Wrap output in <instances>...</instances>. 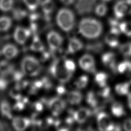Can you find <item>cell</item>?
<instances>
[{
    "label": "cell",
    "mask_w": 131,
    "mask_h": 131,
    "mask_svg": "<svg viewBox=\"0 0 131 131\" xmlns=\"http://www.w3.org/2000/svg\"><path fill=\"white\" fill-rule=\"evenodd\" d=\"M79 33L85 38L95 39L102 33L103 26L98 20L91 17L82 18L78 25Z\"/></svg>",
    "instance_id": "6da1fadb"
},
{
    "label": "cell",
    "mask_w": 131,
    "mask_h": 131,
    "mask_svg": "<svg viewBox=\"0 0 131 131\" xmlns=\"http://www.w3.org/2000/svg\"><path fill=\"white\" fill-rule=\"evenodd\" d=\"M56 22L58 26L64 31H71L75 24V17L74 12L69 8L60 9L56 15Z\"/></svg>",
    "instance_id": "7a4b0ae2"
},
{
    "label": "cell",
    "mask_w": 131,
    "mask_h": 131,
    "mask_svg": "<svg viewBox=\"0 0 131 131\" xmlns=\"http://www.w3.org/2000/svg\"><path fill=\"white\" fill-rule=\"evenodd\" d=\"M51 74L61 83L69 81L73 75V73L67 69L64 64V61L61 59H54L50 67Z\"/></svg>",
    "instance_id": "3957f363"
},
{
    "label": "cell",
    "mask_w": 131,
    "mask_h": 131,
    "mask_svg": "<svg viewBox=\"0 0 131 131\" xmlns=\"http://www.w3.org/2000/svg\"><path fill=\"white\" fill-rule=\"evenodd\" d=\"M21 67L24 74L31 76L38 75L41 69L39 61L31 56H27L23 59Z\"/></svg>",
    "instance_id": "277c9868"
},
{
    "label": "cell",
    "mask_w": 131,
    "mask_h": 131,
    "mask_svg": "<svg viewBox=\"0 0 131 131\" xmlns=\"http://www.w3.org/2000/svg\"><path fill=\"white\" fill-rule=\"evenodd\" d=\"M115 17L120 19L128 13H131V0H119L113 8Z\"/></svg>",
    "instance_id": "5b68a950"
},
{
    "label": "cell",
    "mask_w": 131,
    "mask_h": 131,
    "mask_svg": "<svg viewBox=\"0 0 131 131\" xmlns=\"http://www.w3.org/2000/svg\"><path fill=\"white\" fill-rule=\"evenodd\" d=\"M97 125L99 130L107 131L113 130L114 124L110 116L104 112H100L97 116Z\"/></svg>",
    "instance_id": "8992f818"
},
{
    "label": "cell",
    "mask_w": 131,
    "mask_h": 131,
    "mask_svg": "<svg viewBox=\"0 0 131 131\" xmlns=\"http://www.w3.org/2000/svg\"><path fill=\"white\" fill-rule=\"evenodd\" d=\"M48 105L54 116H57L60 114L66 106V102L58 97H54L50 99L48 102Z\"/></svg>",
    "instance_id": "52a82bcc"
},
{
    "label": "cell",
    "mask_w": 131,
    "mask_h": 131,
    "mask_svg": "<svg viewBox=\"0 0 131 131\" xmlns=\"http://www.w3.org/2000/svg\"><path fill=\"white\" fill-rule=\"evenodd\" d=\"M79 64L82 70L89 73H95L96 72L94 58L90 54L83 55L79 60Z\"/></svg>",
    "instance_id": "ba28073f"
},
{
    "label": "cell",
    "mask_w": 131,
    "mask_h": 131,
    "mask_svg": "<svg viewBox=\"0 0 131 131\" xmlns=\"http://www.w3.org/2000/svg\"><path fill=\"white\" fill-rule=\"evenodd\" d=\"M47 41L51 50L60 47L63 41L62 36L55 31H50L47 35Z\"/></svg>",
    "instance_id": "9c48e42d"
},
{
    "label": "cell",
    "mask_w": 131,
    "mask_h": 131,
    "mask_svg": "<svg viewBox=\"0 0 131 131\" xmlns=\"http://www.w3.org/2000/svg\"><path fill=\"white\" fill-rule=\"evenodd\" d=\"M31 34L29 29L22 27H17L14 32V38L19 44L23 45L28 39Z\"/></svg>",
    "instance_id": "30bf717a"
},
{
    "label": "cell",
    "mask_w": 131,
    "mask_h": 131,
    "mask_svg": "<svg viewBox=\"0 0 131 131\" xmlns=\"http://www.w3.org/2000/svg\"><path fill=\"white\" fill-rule=\"evenodd\" d=\"M103 64L110 69L114 73H116L117 70L116 63V56L113 52H106L104 53L101 57Z\"/></svg>",
    "instance_id": "8fae6325"
},
{
    "label": "cell",
    "mask_w": 131,
    "mask_h": 131,
    "mask_svg": "<svg viewBox=\"0 0 131 131\" xmlns=\"http://www.w3.org/2000/svg\"><path fill=\"white\" fill-rule=\"evenodd\" d=\"M75 121L79 123H84L91 115L90 110L85 107H80L76 111H71Z\"/></svg>",
    "instance_id": "7c38bea8"
},
{
    "label": "cell",
    "mask_w": 131,
    "mask_h": 131,
    "mask_svg": "<svg viewBox=\"0 0 131 131\" xmlns=\"http://www.w3.org/2000/svg\"><path fill=\"white\" fill-rule=\"evenodd\" d=\"M30 120L25 117H16L12 120V125L17 130H24L26 129L30 124Z\"/></svg>",
    "instance_id": "4fadbf2b"
},
{
    "label": "cell",
    "mask_w": 131,
    "mask_h": 131,
    "mask_svg": "<svg viewBox=\"0 0 131 131\" xmlns=\"http://www.w3.org/2000/svg\"><path fill=\"white\" fill-rule=\"evenodd\" d=\"M85 50L93 53H99L104 49L103 43L100 40L94 41L88 43L85 47Z\"/></svg>",
    "instance_id": "5bb4252c"
},
{
    "label": "cell",
    "mask_w": 131,
    "mask_h": 131,
    "mask_svg": "<svg viewBox=\"0 0 131 131\" xmlns=\"http://www.w3.org/2000/svg\"><path fill=\"white\" fill-rule=\"evenodd\" d=\"M2 53L7 58L12 59L17 56L18 53V49L15 45L9 43L3 47Z\"/></svg>",
    "instance_id": "9a60e30c"
},
{
    "label": "cell",
    "mask_w": 131,
    "mask_h": 131,
    "mask_svg": "<svg viewBox=\"0 0 131 131\" xmlns=\"http://www.w3.org/2000/svg\"><path fill=\"white\" fill-rule=\"evenodd\" d=\"M83 47V43L79 39L73 37L70 39L67 52L73 54L80 50Z\"/></svg>",
    "instance_id": "2e32d148"
},
{
    "label": "cell",
    "mask_w": 131,
    "mask_h": 131,
    "mask_svg": "<svg viewBox=\"0 0 131 131\" xmlns=\"http://www.w3.org/2000/svg\"><path fill=\"white\" fill-rule=\"evenodd\" d=\"M119 34L110 30L105 36V42L111 48H115L119 45L118 36Z\"/></svg>",
    "instance_id": "e0dca14e"
},
{
    "label": "cell",
    "mask_w": 131,
    "mask_h": 131,
    "mask_svg": "<svg viewBox=\"0 0 131 131\" xmlns=\"http://www.w3.org/2000/svg\"><path fill=\"white\" fill-rule=\"evenodd\" d=\"M82 99V94L78 91H72L68 94L67 100L71 104H78Z\"/></svg>",
    "instance_id": "ac0fdd59"
},
{
    "label": "cell",
    "mask_w": 131,
    "mask_h": 131,
    "mask_svg": "<svg viewBox=\"0 0 131 131\" xmlns=\"http://www.w3.org/2000/svg\"><path fill=\"white\" fill-rule=\"evenodd\" d=\"M41 7L45 15L50 16L54 9L55 5L52 0H42Z\"/></svg>",
    "instance_id": "d6986e66"
},
{
    "label": "cell",
    "mask_w": 131,
    "mask_h": 131,
    "mask_svg": "<svg viewBox=\"0 0 131 131\" xmlns=\"http://www.w3.org/2000/svg\"><path fill=\"white\" fill-rule=\"evenodd\" d=\"M111 111L115 116L118 117H121L125 114L123 105L119 102H115L112 104Z\"/></svg>",
    "instance_id": "ffe728a7"
},
{
    "label": "cell",
    "mask_w": 131,
    "mask_h": 131,
    "mask_svg": "<svg viewBox=\"0 0 131 131\" xmlns=\"http://www.w3.org/2000/svg\"><path fill=\"white\" fill-rule=\"evenodd\" d=\"M117 71L121 74H125L127 75L131 74V61L125 60L118 64Z\"/></svg>",
    "instance_id": "44dd1931"
},
{
    "label": "cell",
    "mask_w": 131,
    "mask_h": 131,
    "mask_svg": "<svg viewBox=\"0 0 131 131\" xmlns=\"http://www.w3.org/2000/svg\"><path fill=\"white\" fill-rule=\"evenodd\" d=\"M44 48V46L38 36L37 35H35L30 46L31 50L34 51L40 52L43 51Z\"/></svg>",
    "instance_id": "7402d4cb"
},
{
    "label": "cell",
    "mask_w": 131,
    "mask_h": 131,
    "mask_svg": "<svg viewBox=\"0 0 131 131\" xmlns=\"http://www.w3.org/2000/svg\"><path fill=\"white\" fill-rule=\"evenodd\" d=\"M12 25L11 19L8 16H3L0 17V31H7Z\"/></svg>",
    "instance_id": "603a6c76"
},
{
    "label": "cell",
    "mask_w": 131,
    "mask_h": 131,
    "mask_svg": "<svg viewBox=\"0 0 131 131\" xmlns=\"http://www.w3.org/2000/svg\"><path fill=\"white\" fill-rule=\"evenodd\" d=\"M1 111L3 116L11 119L12 118L11 109L9 103L6 101H3L1 102Z\"/></svg>",
    "instance_id": "cb8c5ba5"
},
{
    "label": "cell",
    "mask_w": 131,
    "mask_h": 131,
    "mask_svg": "<svg viewBox=\"0 0 131 131\" xmlns=\"http://www.w3.org/2000/svg\"><path fill=\"white\" fill-rule=\"evenodd\" d=\"M107 78L108 76L105 73L99 72L96 74L95 80L99 86L103 88L106 86Z\"/></svg>",
    "instance_id": "d4e9b609"
},
{
    "label": "cell",
    "mask_w": 131,
    "mask_h": 131,
    "mask_svg": "<svg viewBox=\"0 0 131 131\" xmlns=\"http://www.w3.org/2000/svg\"><path fill=\"white\" fill-rule=\"evenodd\" d=\"M115 91L120 95H125L129 94L128 82L119 83L116 85Z\"/></svg>",
    "instance_id": "484cf974"
},
{
    "label": "cell",
    "mask_w": 131,
    "mask_h": 131,
    "mask_svg": "<svg viewBox=\"0 0 131 131\" xmlns=\"http://www.w3.org/2000/svg\"><path fill=\"white\" fill-rule=\"evenodd\" d=\"M107 11V5L103 2L97 5L95 8V13L98 16H104L106 14Z\"/></svg>",
    "instance_id": "4316f807"
},
{
    "label": "cell",
    "mask_w": 131,
    "mask_h": 131,
    "mask_svg": "<svg viewBox=\"0 0 131 131\" xmlns=\"http://www.w3.org/2000/svg\"><path fill=\"white\" fill-rule=\"evenodd\" d=\"M13 6V0H0V10L7 12L11 10Z\"/></svg>",
    "instance_id": "83f0119b"
},
{
    "label": "cell",
    "mask_w": 131,
    "mask_h": 131,
    "mask_svg": "<svg viewBox=\"0 0 131 131\" xmlns=\"http://www.w3.org/2000/svg\"><path fill=\"white\" fill-rule=\"evenodd\" d=\"M54 124L56 129L60 131L68 130L70 129L71 127V126L66 121V120L63 122L61 120H57L54 121Z\"/></svg>",
    "instance_id": "f1b7e54d"
},
{
    "label": "cell",
    "mask_w": 131,
    "mask_h": 131,
    "mask_svg": "<svg viewBox=\"0 0 131 131\" xmlns=\"http://www.w3.org/2000/svg\"><path fill=\"white\" fill-rule=\"evenodd\" d=\"M119 50L120 52L125 56H131V42H126L120 46Z\"/></svg>",
    "instance_id": "f546056e"
},
{
    "label": "cell",
    "mask_w": 131,
    "mask_h": 131,
    "mask_svg": "<svg viewBox=\"0 0 131 131\" xmlns=\"http://www.w3.org/2000/svg\"><path fill=\"white\" fill-rule=\"evenodd\" d=\"M120 29L121 32L128 37H131V23L125 21L120 23Z\"/></svg>",
    "instance_id": "4dcf8cb0"
},
{
    "label": "cell",
    "mask_w": 131,
    "mask_h": 131,
    "mask_svg": "<svg viewBox=\"0 0 131 131\" xmlns=\"http://www.w3.org/2000/svg\"><path fill=\"white\" fill-rule=\"evenodd\" d=\"M88 81V77L86 75H82L76 80L75 82V84L77 88L83 89L86 86Z\"/></svg>",
    "instance_id": "1f68e13d"
},
{
    "label": "cell",
    "mask_w": 131,
    "mask_h": 131,
    "mask_svg": "<svg viewBox=\"0 0 131 131\" xmlns=\"http://www.w3.org/2000/svg\"><path fill=\"white\" fill-rule=\"evenodd\" d=\"M27 14V12L26 11L19 8L15 9L12 12L13 18L17 20H20L22 19L26 16Z\"/></svg>",
    "instance_id": "d6a6232c"
},
{
    "label": "cell",
    "mask_w": 131,
    "mask_h": 131,
    "mask_svg": "<svg viewBox=\"0 0 131 131\" xmlns=\"http://www.w3.org/2000/svg\"><path fill=\"white\" fill-rule=\"evenodd\" d=\"M23 1L29 10L34 11L37 8L41 0H23Z\"/></svg>",
    "instance_id": "836d02e7"
},
{
    "label": "cell",
    "mask_w": 131,
    "mask_h": 131,
    "mask_svg": "<svg viewBox=\"0 0 131 131\" xmlns=\"http://www.w3.org/2000/svg\"><path fill=\"white\" fill-rule=\"evenodd\" d=\"M51 52L55 59H62L66 54V53L64 52V51L60 48V47L54 50H51Z\"/></svg>",
    "instance_id": "e575fe53"
},
{
    "label": "cell",
    "mask_w": 131,
    "mask_h": 131,
    "mask_svg": "<svg viewBox=\"0 0 131 131\" xmlns=\"http://www.w3.org/2000/svg\"><path fill=\"white\" fill-rule=\"evenodd\" d=\"M13 69V67L7 61H3L0 62V73L1 74L5 73Z\"/></svg>",
    "instance_id": "d590c367"
},
{
    "label": "cell",
    "mask_w": 131,
    "mask_h": 131,
    "mask_svg": "<svg viewBox=\"0 0 131 131\" xmlns=\"http://www.w3.org/2000/svg\"><path fill=\"white\" fill-rule=\"evenodd\" d=\"M98 95L102 98L105 99H108L110 98L111 94V90L108 86L103 87V89L101 90L98 93Z\"/></svg>",
    "instance_id": "8d00e7d4"
},
{
    "label": "cell",
    "mask_w": 131,
    "mask_h": 131,
    "mask_svg": "<svg viewBox=\"0 0 131 131\" xmlns=\"http://www.w3.org/2000/svg\"><path fill=\"white\" fill-rule=\"evenodd\" d=\"M64 64L68 70L71 72H73L76 69L75 62L71 59H66L64 60Z\"/></svg>",
    "instance_id": "74e56055"
},
{
    "label": "cell",
    "mask_w": 131,
    "mask_h": 131,
    "mask_svg": "<svg viewBox=\"0 0 131 131\" xmlns=\"http://www.w3.org/2000/svg\"><path fill=\"white\" fill-rule=\"evenodd\" d=\"M20 90L17 86H15L14 89H12L10 92V96L14 99L18 100L21 98V96L20 93Z\"/></svg>",
    "instance_id": "f35d334b"
},
{
    "label": "cell",
    "mask_w": 131,
    "mask_h": 131,
    "mask_svg": "<svg viewBox=\"0 0 131 131\" xmlns=\"http://www.w3.org/2000/svg\"><path fill=\"white\" fill-rule=\"evenodd\" d=\"M18 101L15 104L14 106V108L16 111H21L25 108V102L22 100L21 99L17 100Z\"/></svg>",
    "instance_id": "ab89813d"
},
{
    "label": "cell",
    "mask_w": 131,
    "mask_h": 131,
    "mask_svg": "<svg viewBox=\"0 0 131 131\" xmlns=\"http://www.w3.org/2000/svg\"><path fill=\"white\" fill-rule=\"evenodd\" d=\"M8 83L2 77H0V91L4 90L7 87Z\"/></svg>",
    "instance_id": "60d3db41"
},
{
    "label": "cell",
    "mask_w": 131,
    "mask_h": 131,
    "mask_svg": "<svg viewBox=\"0 0 131 131\" xmlns=\"http://www.w3.org/2000/svg\"><path fill=\"white\" fill-rule=\"evenodd\" d=\"M123 128L125 130L131 131V119H128L124 121Z\"/></svg>",
    "instance_id": "b9f144b4"
},
{
    "label": "cell",
    "mask_w": 131,
    "mask_h": 131,
    "mask_svg": "<svg viewBox=\"0 0 131 131\" xmlns=\"http://www.w3.org/2000/svg\"><path fill=\"white\" fill-rule=\"evenodd\" d=\"M56 92L58 93V94L60 95H63L66 92V89L64 86L62 85H59L56 88Z\"/></svg>",
    "instance_id": "7bdbcfd3"
},
{
    "label": "cell",
    "mask_w": 131,
    "mask_h": 131,
    "mask_svg": "<svg viewBox=\"0 0 131 131\" xmlns=\"http://www.w3.org/2000/svg\"><path fill=\"white\" fill-rule=\"evenodd\" d=\"M34 107L37 112H41L43 109V105L42 103L40 102H36L34 104Z\"/></svg>",
    "instance_id": "ee69618b"
},
{
    "label": "cell",
    "mask_w": 131,
    "mask_h": 131,
    "mask_svg": "<svg viewBox=\"0 0 131 131\" xmlns=\"http://www.w3.org/2000/svg\"><path fill=\"white\" fill-rule=\"evenodd\" d=\"M75 0H60L61 3L66 6L72 5L75 2Z\"/></svg>",
    "instance_id": "f6af8a7d"
},
{
    "label": "cell",
    "mask_w": 131,
    "mask_h": 131,
    "mask_svg": "<svg viewBox=\"0 0 131 131\" xmlns=\"http://www.w3.org/2000/svg\"><path fill=\"white\" fill-rule=\"evenodd\" d=\"M128 102L129 107L131 109V93L128 94Z\"/></svg>",
    "instance_id": "bcb514c9"
},
{
    "label": "cell",
    "mask_w": 131,
    "mask_h": 131,
    "mask_svg": "<svg viewBox=\"0 0 131 131\" xmlns=\"http://www.w3.org/2000/svg\"><path fill=\"white\" fill-rule=\"evenodd\" d=\"M111 1H112V0H101V1L103 2H108Z\"/></svg>",
    "instance_id": "7dc6e473"
}]
</instances>
